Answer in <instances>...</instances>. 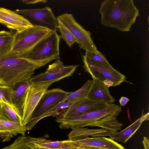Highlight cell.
Segmentation results:
<instances>
[{"label": "cell", "mask_w": 149, "mask_h": 149, "mask_svg": "<svg viewBox=\"0 0 149 149\" xmlns=\"http://www.w3.org/2000/svg\"><path fill=\"white\" fill-rule=\"evenodd\" d=\"M1 149H41L36 146L31 137L20 136L9 145Z\"/></svg>", "instance_id": "cell-22"}, {"label": "cell", "mask_w": 149, "mask_h": 149, "mask_svg": "<svg viewBox=\"0 0 149 149\" xmlns=\"http://www.w3.org/2000/svg\"><path fill=\"white\" fill-rule=\"evenodd\" d=\"M144 149H149V139L145 136L143 137L142 141Z\"/></svg>", "instance_id": "cell-32"}, {"label": "cell", "mask_w": 149, "mask_h": 149, "mask_svg": "<svg viewBox=\"0 0 149 149\" xmlns=\"http://www.w3.org/2000/svg\"><path fill=\"white\" fill-rule=\"evenodd\" d=\"M102 83L105 85L109 88L110 86H114V84L113 82L109 80H104Z\"/></svg>", "instance_id": "cell-33"}, {"label": "cell", "mask_w": 149, "mask_h": 149, "mask_svg": "<svg viewBox=\"0 0 149 149\" xmlns=\"http://www.w3.org/2000/svg\"><path fill=\"white\" fill-rule=\"evenodd\" d=\"M79 65H65L60 58L49 65L46 71L33 77L30 80L32 83L58 81L72 75Z\"/></svg>", "instance_id": "cell-10"}, {"label": "cell", "mask_w": 149, "mask_h": 149, "mask_svg": "<svg viewBox=\"0 0 149 149\" xmlns=\"http://www.w3.org/2000/svg\"><path fill=\"white\" fill-rule=\"evenodd\" d=\"M149 113L144 114L143 111L141 116L134 123L123 130L114 134L110 136L113 140L123 143H126L140 127L143 122L148 120Z\"/></svg>", "instance_id": "cell-17"}, {"label": "cell", "mask_w": 149, "mask_h": 149, "mask_svg": "<svg viewBox=\"0 0 149 149\" xmlns=\"http://www.w3.org/2000/svg\"><path fill=\"white\" fill-rule=\"evenodd\" d=\"M39 148L41 149H79L77 146L73 143L72 141L69 140L68 142L65 143L61 147L58 148L54 149H50L45 148Z\"/></svg>", "instance_id": "cell-29"}, {"label": "cell", "mask_w": 149, "mask_h": 149, "mask_svg": "<svg viewBox=\"0 0 149 149\" xmlns=\"http://www.w3.org/2000/svg\"><path fill=\"white\" fill-rule=\"evenodd\" d=\"M109 104L91 100L87 97L74 102L63 114L66 117L89 112L103 108Z\"/></svg>", "instance_id": "cell-13"}, {"label": "cell", "mask_w": 149, "mask_h": 149, "mask_svg": "<svg viewBox=\"0 0 149 149\" xmlns=\"http://www.w3.org/2000/svg\"></svg>", "instance_id": "cell-38"}, {"label": "cell", "mask_w": 149, "mask_h": 149, "mask_svg": "<svg viewBox=\"0 0 149 149\" xmlns=\"http://www.w3.org/2000/svg\"><path fill=\"white\" fill-rule=\"evenodd\" d=\"M109 88L102 82L93 79L87 97L95 102L107 104L113 103L115 100L110 94Z\"/></svg>", "instance_id": "cell-15"}, {"label": "cell", "mask_w": 149, "mask_h": 149, "mask_svg": "<svg viewBox=\"0 0 149 149\" xmlns=\"http://www.w3.org/2000/svg\"><path fill=\"white\" fill-rule=\"evenodd\" d=\"M70 93L60 88L47 90L40 99L27 124L49 109L62 103Z\"/></svg>", "instance_id": "cell-11"}, {"label": "cell", "mask_w": 149, "mask_h": 149, "mask_svg": "<svg viewBox=\"0 0 149 149\" xmlns=\"http://www.w3.org/2000/svg\"><path fill=\"white\" fill-rule=\"evenodd\" d=\"M45 136L38 138L31 137L32 141L34 145L39 148L54 149L60 147L69 141V140L68 139L62 141H53L46 139V138H48V135L47 136L45 135Z\"/></svg>", "instance_id": "cell-23"}, {"label": "cell", "mask_w": 149, "mask_h": 149, "mask_svg": "<svg viewBox=\"0 0 149 149\" xmlns=\"http://www.w3.org/2000/svg\"><path fill=\"white\" fill-rule=\"evenodd\" d=\"M79 149H80V148H79Z\"/></svg>", "instance_id": "cell-37"}, {"label": "cell", "mask_w": 149, "mask_h": 149, "mask_svg": "<svg viewBox=\"0 0 149 149\" xmlns=\"http://www.w3.org/2000/svg\"><path fill=\"white\" fill-rule=\"evenodd\" d=\"M92 81V80H88L80 88L73 92H71L70 94L62 102H74L79 99L86 97Z\"/></svg>", "instance_id": "cell-24"}, {"label": "cell", "mask_w": 149, "mask_h": 149, "mask_svg": "<svg viewBox=\"0 0 149 149\" xmlns=\"http://www.w3.org/2000/svg\"><path fill=\"white\" fill-rule=\"evenodd\" d=\"M13 88L6 86H0V101L13 103L12 100Z\"/></svg>", "instance_id": "cell-28"}, {"label": "cell", "mask_w": 149, "mask_h": 149, "mask_svg": "<svg viewBox=\"0 0 149 149\" xmlns=\"http://www.w3.org/2000/svg\"><path fill=\"white\" fill-rule=\"evenodd\" d=\"M60 39L57 32L52 31L22 57L35 61L59 59Z\"/></svg>", "instance_id": "cell-6"}, {"label": "cell", "mask_w": 149, "mask_h": 149, "mask_svg": "<svg viewBox=\"0 0 149 149\" xmlns=\"http://www.w3.org/2000/svg\"><path fill=\"white\" fill-rule=\"evenodd\" d=\"M58 30L61 33L60 37L65 40L69 47H71L76 42V40L68 30L60 22L58 21Z\"/></svg>", "instance_id": "cell-27"}, {"label": "cell", "mask_w": 149, "mask_h": 149, "mask_svg": "<svg viewBox=\"0 0 149 149\" xmlns=\"http://www.w3.org/2000/svg\"><path fill=\"white\" fill-rule=\"evenodd\" d=\"M122 111L120 107L112 103L94 111L68 116H57L56 121L59 123V127L61 129L72 130L86 126L97 127L106 130L110 136L121 129L123 124L116 117Z\"/></svg>", "instance_id": "cell-1"}, {"label": "cell", "mask_w": 149, "mask_h": 149, "mask_svg": "<svg viewBox=\"0 0 149 149\" xmlns=\"http://www.w3.org/2000/svg\"><path fill=\"white\" fill-rule=\"evenodd\" d=\"M74 102H65L49 109L35 120L26 125L27 130L31 129L40 120L48 116H58L63 115Z\"/></svg>", "instance_id": "cell-19"}, {"label": "cell", "mask_w": 149, "mask_h": 149, "mask_svg": "<svg viewBox=\"0 0 149 149\" xmlns=\"http://www.w3.org/2000/svg\"><path fill=\"white\" fill-rule=\"evenodd\" d=\"M72 142L77 146H89L105 149H123L125 148L122 145L111 138L102 136L88 137L84 139L72 141Z\"/></svg>", "instance_id": "cell-14"}, {"label": "cell", "mask_w": 149, "mask_h": 149, "mask_svg": "<svg viewBox=\"0 0 149 149\" xmlns=\"http://www.w3.org/2000/svg\"><path fill=\"white\" fill-rule=\"evenodd\" d=\"M82 57L84 70L91 75L93 79L102 83L106 80H111L113 82L114 86L126 81V76L114 68H107L90 60L85 55H83Z\"/></svg>", "instance_id": "cell-9"}, {"label": "cell", "mask_w": 149, "mask_h": 149, "mask_svg": "<svg viewBox=\"0 0 149 149\" xmlns=\"http://www.w3.org/2000/svg\"><path fill=\"white\" fill-rule=\"evenodd\" d=\"M22 1L26 4H33L39 3H45L47 2V1L44 0H22Z\"/></svg>", "instance_id": "cell-30"}, {"label": "cell", "mask_w": 149, "mask_h": 149, "mask_svg": "<svg viewBox=\"0 0 149 149\" xmlns=\"http://www.w3.org/2000/svg\"><path fill=\"white\" fill-rule=\"evenodd\" d=\"M99 13L102 24L123 31H130L139 15L133 0H104Z\"/></svg>", "instance_id": "cell-2"}, {"label": "cell", "mask_w": 149, "mask_h": 149, "mask_svg": "<svg viewBox=\"0 0 149 149\" xmlns=\"http://www.w3.org/2000/svg\"><path fill=\"white\" fill-rule=\"evenodd\" d=\"M78 147L79 148L81 149H105L100 148L89 146H78Z\"/></svg>", "instance_id": "cell-34"}, {"label": "cell", "mask_w": 149, "mask_h": 149, "mask_svg": "<svg viewBox=\"0 0 149 149\" xmlns=\"http://www.w3.org/2000/svg\"><path fill=\"white\" fill-rule=\"evenodd\" d=\"M5 85L3 83L2 81L0 79V86H5Z\"/></svg>", "instance_id": "cell-35"}, {"label": "cell", "mask_w": 149, "mask_h": 149, "mask_svg": "<svg viewBox=\"0 0 149 149\" xmlns=\"http://www.w3.org/2000/svg\"><path fill=\"white\" fill-rule=\"evenodd\" d=\"M85 55L89 59L100 63L109 68H114L110 64L105 56L100 52L86 51Z\"/></svg>", "instance_id": "cell-26"}, {"label": "cell", "mask_w": 149, "mask_h": 149, "mask_svg": "<svg viewBox=\"0 0 149 149\" xmlns=\"http://www.w3.org/2000/svg\"><path fill=\"white\" fill-rule=\"evenodd\" d=\"M26 130V126L19 123L0 118V138L3 142L10 141L19 134L25 136Z\"/></svg>", "instance_id": "cell-16"}, {"label": "cell", "mask_w": 149, "mask_h": 149, "mask_svg": "<svg viewBox=\"0 0 149 149\" xmlns=\"http://www.w3.org/2000/svg\"><path fill=\"white\" fill-rule=\"evenodd\" d=\"M54 81L32 83L25 92L18 107L22 124L26 126L41 98Z\"/></svg>", "instance_id": "cell-5"}, {"label": "cell", "mask_w": 149, "mask_h": 149, "mask_svg": "<svg viewBox=\"0 0 149 149\" xmlns=\"http://www.w3.org/2000/svg\"><path fill=\"white\" fill-rule=\"evenodd\" d=\"M0 118L17 122L22 125L20 112L15 104L8 101H0Z\"/></svg>", "instance_id": "cell-18"}, {"label": "cell", "mask_w": 149, "mask_h": 149, "mask_svg": "<svg viewBox=\"0 0 149 149\" xmlns=\"http://www.w3.org/2000/svg\"><path fill=\"white\" fill-rule=\"evenodd\" d=\"M57 18L70 32L80 48L86 51H98L91 38V33L78 23L72 14L63 13L58 16Z\"/></svg>", "instance_id": "cell-7"}, {"label": "cell", "mask_w": 149, "mask_h": 149, "mask_svg": "<svg viewBox=\"0 0 149 149\" xmlns=\"http://www.w3.org/2000/svg\"><path fill=\"white\" fill-rule=\"evenodd\" d=\"M90 136H109L106 130L102 129H89L87 128H81L72 130L68 135V140L74 141L86 138Z\"/></svg>", "instance_id": "cell-20"}, {"label": "cell", "mask_w": 149, "mask_h": 149, "mask_svg": "<svg viewBox=\"0 0 149 149\" xmlns=\"http://www.w3.org/2000/svg\"><path fill=\"white\" fill-rule=\"evenodd\" d=\"M15 12L27 19L33 26L47 28L52 32L58 30V21L51 8L17 9Z\"/></svg>", "instance_id": "cell-8"}, {"label": "cell", "mask_w": 149, "mask_h": 149, "mask_svg": "<svg viewBox=\"0 0 149 149\" xmlns=\"http://www.w3.org/2000/svg\"><path fill=\"white\" fill-rule=\"evenodd\" d=\"M52 61H39L7 54L0 57V79L13 88L17 84L29 80L34 71Z\"/></svg>", "instance_id": "cell-3"}, {"label": "cell", "mask_w": 149, "mask_h": 149, "mask_svg": "<svg viewBox=\"0 0 149 149\" xmlns=\"http://www.w3.org/2000/svg\"><path fill=\"white\" fill-rule=\"evenodd\" d=\"M123 149H125V148H123Z\"/></svg>", "instance_id": "cell-36"}, {"label": "cell", "mask_w": 149, "mask_h": 149, "mask_svg": "<svg viewBox=\"0 0 149 149\" xmlns=\"http://www.w3.org/2000/svg\"><path fill=\"white\" fill-rule=\"evenodd\" d=\"M52 31L46 28L33 26L14 34L12 49L8 54L23 57Z\"/></svg>", "instance_id": "cell-4"}, {"label": "cell", "mask_w": 149, "mask_h": 149, "mask_svg": "<svg viewBox=\"0 0 149 149\" xmlns=\"http://www.w3.org/2000/svg\"><path fill=\"white\" fill-rule=\"evenodd\" d=\"M14 40V34L5 31H0V57L11 51Z\"/></svg>", "instance_id": "cell-21"}, {"label": "cell", "mask_w": 149, "mask_h": 149, "mask_svg": "<svg viewBox=\"0 0 149 149\" xmlns=\"http://www.w3.org/2000/svg\"><path fill=\"white\" fill-rule=\"evenodd\" d=\"M0 23L8 28L17 31H22L33 26L22 15L15 12L0 7Z\"/></svg>", "instance_id": "cell-12"}, {"label": "cell", "mask_w": 149, "mask_h": 149, "mask_svg": "<svg viewBox=\"0 0 149 149\" xmlns=\"http://www.w3.org/2000/svg\"><path fill=\"white\" fill-rule=\"evenodd\" d=\"M31 83L30 79L18 84L13 88L12 101L18 108L25 92Z\"/></svg>", "instance_id": "cell-25"}, {"label": "cell", "mask_w": 149, "mask_h": 149, "mask_svg": "<svg viewBox=\"0 0 149 149\" xmlns=\"http://www.w3.org/2000/svg\"><path fill=\"white\" fill-rule=\"evenodd\" d=\"M130 100L127 97L122 96L120 99L119 102L121 106H125L127 102Z\"/></svg>", "instance_id": "cell-31"}]
</instances>
